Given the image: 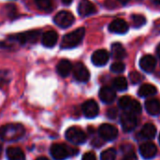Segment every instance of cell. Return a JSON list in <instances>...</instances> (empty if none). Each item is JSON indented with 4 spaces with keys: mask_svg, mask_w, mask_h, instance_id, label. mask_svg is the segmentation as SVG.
I'll use <instances>...</instances> for the list:
<instances>
[{
    "mask_svg": "<svg viewBox=\"0 0 160 160\" xmlns=\"http://www.w3.org/2000/svg\"><path fill=\"white\" fill-rule=\"evenodd\" d=\"M151 1L156 5H160V0H151Z\"/></svg>",
    "mask_w": 160,
    "mask_h": 160,
    "instance_id": "39",
    "label": "cell"
},
{
    "mask_svg": "<svg viewBox=\"0 0 160 160\" xmlns=\"http://www.w3.org/2000/svg\"><path fill=\"white\" fill-rule=\"evenodd\" d=\"M72 64L70 63V61L67 60V59H62L61 61L58 62L57 66H56V70H57V73L65 78V77H68L70 72L72 71Z\"/></svg>",
    "mask_w": 160,
    "mask_h": 160,
    "instance_id": "17",
    "label": "cell"
},
{
    "mask_svg": "<svg viewBox=\"0 0 160 160\" xmlns=\"http://www.w3.org/2000/svg\"><path fill=\"white\" fill-rule=\"evenodd\" d=\"M40 35V31L38 30H33V31H28L24 33H20L16 34L13 36L9 37V39L14 40L19 42L20 44H25V43H35Z\"/></svg>",
    "mask_w": 160,
    "mask_h": 160,
    "instance_id": "4",
    "label": "cell"
},
{
    "mask_svg": "<svg viewBox=\"0 0 160 160\" xmlns=\"http://www.w3.org/2000/svg\"><path fill=\"white\" fill-rule=\"evenodd\" d=\"M157 52H158V54L160 56V43L158 45V47H157Z\"/></svg>",
    "mask_w": 160,
    "mask_h": 160,
    "instance_id": "38",
    "label": "cell"
},
{
    "mask_svg": "<svg viewBox=\"0 0 160 160\" xmlns=\"http://www.w3.org/2000/svg\"><path fill=\"white\" fill-rule=\"evenodd\" d=\"M159 143H160V135H159Z\"/></svg>",
    "mask_w": 160,
    "mask_h": 160,
    "instance_id": "42",
    "label": "cell"
},
{
    "mask_svg": "<svg viewBox=\"0 0 160 160\" xmlns=\"http://www.w3.org/2000/svg\"><path fill=\"white\" fill-rule=\"evenodd\" d=\"M128 23L123 19L113 20L109 25V31L114 34H125L128 31Z\"/></svg>",
    "mask_w": 160,
    "mask_h": 160,
    "instance_id": "11",
    "label": "cell"
},
{
    "mask_svg": "<svg viewBox=\"0 0 160 160\" xmlns=\"http://www.w3.org/2000/svg\"><path fill=\"white\" fill-rule=\"evenodd\" d=\"M112 85L118 91H125L128 88V81L125 77H117L113 80Z\"/></svg>",
    "mask_w": 160,
    "mask_h": 160,
    "instance_id": "24",
    "label": "cell"
},
{
    "mask_svg": "<svg viewBox=\"0 0 160 160\" xmlns=\"http://www.w3.org/2000/svg\"><path fill=\"white\" fill-rule=\"evenodd\" d=\"M157 93H158L157 87L154 86L153 84H150V83H146V84L142 85L138 91V95L142 98L151 97V96L156 95Z\"/></svg>",
    "mask_w": 160,
    "mask_h": 160,
    "instance_id": "22",
    "label": "cell"
},
{
    "mask_svg": "<svg viewBox=\"0 0 160 160\" xmlns=\"http://www.w3.org/2000/svg\"><path fill=\"white\" fill-rule=\"evenodd\" d=\"M99 98L104 103H112L116 98V93L110 87H102L99 91Z\"/></svg>",
    "mask_w": 160,
    "mask_h": 160,
    "instance_id": "18",
    "label": "cell"
},
{
    "mask_svg": "<svg viewBox=\"0 0 160 160\" xmlns=\"http://www.w3.org/2000/svg\"><path fill=\"white\" fill-rule=\"evenodd\" d=\"M121 4H123V5H126V4H128L130 0H118Z\"/></svg>",
    "mask_w": 160,
    "mask_h": 160,
    "instance_id": "37",
    "label": "cell"
},
{
    "mask_svg": "<svg viewBox=\"0 0 160 160\" xmlns=\"http://www.w3.org/2000/svg\"><path fill=\"white\" fill-rule=\"evenodd\" d=\"M116 152L114 149H107L102 152L100 156V160H115Z\"/></svg>",
    "mask_w": 160,
    "mask_h": 160,
    "instance_id": "28",
    "label": "cell"
},
{
    "mask_svg": "<svg viewBox=\"0 0 160 160\" xmlns=\"http://www.w3.org/2000/svg\"><path fill=\"white\" fill-rule=\"evenodd\" d=\"M72 71L75 80L80 82H86L90 79V72L82 63H77L73 67Z\"/></svg>",
    "mask_w": 160,
    "mask_h": 160,
    "instance_id": "7",
    "label": "cell"
},
{
    "mask_svg": "<svg viewBox=\"0 0 160 160\" xmlns=\"http://www.w3.org/2000/svg\"><path fill=\"white\" fill-rule=\"evenodd\" d=\"M129 79H130L132 83L137 84V83H139V82H141L142 81L143 77H142V75L141 73H139L137 71H132V72L129 73Z\"/></svg>",
    "mask_w": 160,
    "mask_h": 160,
    "instance_id": "30",
    "label": "cell"
},
{
    "mask_svg": "<svg viewBox=\"0 0 160 160\" xmlns=\"http://www.w3.org/2000/svg\"><path fill=\"white\" fill-rule=\"evenodd\" d=\"M1 154H2V144L0 142V156H1Z\"/></svg>",
    "mask_w": 160,
    "mask_h": 160,
    "instance_id": "41",
    "label": "cell"
},
{
    "mask_svg": "<svg viewBox=\"0 0 160 160\" xmlns=\"http://www.w3.org/2000/svg\"><path fill=\"white\" fill-rule=\"evenodd\" d=\"M82 160H97V157L93 152H88L83 155Z\"/></svg>",
    "mask_w": 160,
    "mask_h": 160,
    "instance_id": "33",
    "label": "cell"
},
{
    "mask_svg": "<svg viewBox=\"0 0 160 160\" xmlns=\"http://www.w3.org/2000/svg\"><path fill=\"white\" fill-rule=\"evenodd\" d=\"M140 153L142 157L145 159H151L156 157L158 153L157 146L152 142H146L141 145L140 147Z\"/></svg>",
    "mask_w": 160,
    "mask_h": 160,
    "instance_id": "15",
    "label": "cell"
},
{
    "mask_svg": "<svg viewBox=\"0 0 160 160\" xmlns=\"http://www.w3.org/2000/svg\"><path fill=\"white\" fill-rule=\"evenodd\" d=\"M9 81V73L7 70H1L0 71V87L8 83Z\"/></svg>",
    "mask_w": 160,
    "mask_h": 160,
    "instance_id": "32",
    "label": "cell"
},
{
    "mask_svg": "<svg viewBox=\"0 0 160 160\" xmlns=\"http://www.w3.org/2000/svg\"><path fill=\"white\" fill-rule=\"evenodd\" d=\"M131 21L135 28H140L146 23V18L141 14H133L131 16Z\"/></svg>",
    "mask_w": 160,
    "mask_h": 160,
    "instance_id": "25",
    "label": "cell"
},
{
    "mask_svg": "<svg viewBox=\"0 0 160 160\" xmlns=\"http://www.w3.org/2000/svg\"><path fill=\"white\" fill-rule=\"evenodd\" d=\"M37 7L44 11H51L52 9V0H35Z\"/></svg>",
    "mask_w": 160,
    "mask_h": 160,
    "instance_id": "26",
    "label": "cell"
},
{
    "mask_svg": "<svg viewBox=\"0 0 160 160\" xmlns=\"http://www.w3.org/2000/svg\"><path fill=\"white\" fill-rule=\"evenodd\" d=\"M72 1L73 0H62V2H63L64 5H70L72 3Z\"/></svg>",
    "mask_w": 160,
    "mask_h": 160,
    "instance_id": "36",
    "label": "cell"
},
{
    "mask_svg": "<svg viewBox=\"0 0 160 160\" xmlns=\"http://www.w3.org/2000/svg\"><path fill=\"white\" fill-rule=\"evenodd\" d=\"M66 139L75 144V145H79V144H82L86 142V135L85 133L80 128H77V127H72V128H69L67 131H66Z\"/></svg>",
    "mask_w": 160,
    "mask_h": 160,
    "instance_id": "3",
    "label": "cell"
},
{
    "mask_svg": "<svg viewBox=\"0 0 160 160\" xmlns=\"http://www.w3.org/2000/svg\"><path fill=\"white\" fill-rule=\"evenodd\" d=\"M7 158L8 160H24L25 156L19 147H8L7 149Z\"/></svg>",
    "mask_w": 160,
    "mask_h": 160,
    "instance_id": "21",
    "label": "cell"
},
{
    "mask_svg": "<svg viewBox=\"0 0 160 160\" xmlns=\"http://www.w3.org/2000/svg\"><path fill=\"white\" fill-rule=\"evenodd\" d=\"M156 134H157V128L150 123L144 125L141 130V136L143 139H148V140L154 139Z\"/></svg>",
    "mask_w": 160,
    "mask_h": 160,
    "instance_id": "23",
    "label": "cell"
},
{
    "mask_svg": "<svg viewBox=\"0 0 160 160\" xmlns=\"http://www.w3.org/2000/svg\"><path fill=\"white\" fill-rule=\"evenodd\" d=\"M96 11V6L89 0H82L78 6V12L82 17L90 16L94 14Z\"/></svg>",
    "mask_w": 160,
    "mask_h": 160,
    "instance_id": "14",
    "label": "cell"
},
{
    "mask_svg": "<svg viewBox=\"0 0 160 160\" xmlns=\"http://www.w3.org/2000/svg\"><path fill=\"white\" fill-rule=\"evenodd\" d=\"M145 108L149 114L158 116L160 114V101L158 99H149L145 102Z\"/></svg>",
    "mask_w": 160,
    "mask_h": 160,
    "instance_id": "20",
    "label": "cell"
},
{
    "mask_svg": "<svg viewBox=\"0 0 160 160\" xmlns=\"http://www.w3.org/2000/svg\"><path fill=\"white\" fill-rule=\"evenodd\" d=\"M82 112L87 118H95L99 112V108L95 100H87L82 104Z\"/></svg>",
    "mask_w": 160,
    "mask_h": 160,
    "instance_id": "12",
    "label": "cell"
},
{
    "mask_svg": "<svg viewBox=\"0 0 160 160\" xmlns=\"http://www.w3.org/2000/svg\"><path fill=\"white\" fill-rule=\"evenodd\" d=\"M123 160H138V158H137L135 153L129 152L123 158Z\"/></svg>",
    "mask_w": 160,
    "mask_h": 160,
    "instance_id": "34",
    "label": "cell"
},
{
    "mask_svg": "<svg viewBox=\"0 0 160 160\" xmlns=\"http://www.w3.org/2000/svg\"><path fill=\"white\" fill-rule=\"evenodd\" d=\"M36 160H49L48 158H43V157H40V158H38Z\"/></svg>",
    "mask_w": 160,
    "mask_h": 160,
    "instance_id": "40",
    "label": "cell"
},
{
    "mask_svg": "<svg viewBox=\"0 0 160 160\" xmlns=\"http://www.w3.org/2000/svg\"><path fill=\"white\" fill-rule=\"evenodd\" d=\"M126 111H128V112L137 114V113H140L142 112V107L138 101H136L135 99H132L131 103L129 104V106L128 107V109Z\"/></svg>",
    "mask_w": 160,
    "mask_h": 160,
    "instance_id": "27",
    "label": "cell"
},
{
    "mask_svg": "<svg viewBox=\"0 0 160 160\" xmlns=\"http://www.w3.org/2000/svg\"><path fill=\"white\" fill-rule=\"evenodd\" d=\"M98 132L100 137L105 141H113L118 135L117 128L109 124H103L102 126H100Z\"/></svg>",
    "mask_w": 160,
    "mask_h": 160,
    "instance_id": "8",
    "label": "cell"
},
{
    "mask_svg": "<svg viewBox=\"0 0 160 160\" xmlns=\"http://www.w3.org/2000/svg\"><path fill=\"white\" fill-rule=\"evenodd\" d=\"M110 59V54L109 52L104 50V49H101V50H97L96 52H94V53L92 54L91 56V60H92V63L97 66V67H102V66H105L108 61Z\"/></svg>",
    "mask_w": 160,
    "mask_h": 160,
    "instance_id": "10",
    "label": "cell"
},
{
    "mask_svg": "<svg viewBox=\"0 0 160 160\" xmlns=\"http://www.w3.org/2000/svg\"><path fill=\"white\" fill-rule=\"evenodd\" d=\"M50 153H51L52 158L54 160H65L68 157H70V155L72 154V151L71 149H69L64 144L55 143L52 145L50 149Z\"/></svg>",
    "mask_w": 160,
    "mask_h": 160,
    "instance_id": "6",
    "label": "cell"
},
{
    "mask_svg": "<svg viewBox=\"0 0 160 160\" xmlns=\"http://www.w3.org/2000/svg\"><path fill=\"white\" fill-rule=\"evenodd\" d=\"M111 51H112V57L114 59L121 60V59H124L127 56L126 49L124 48V46L120 42L112 43Z\"/></svg>",
    "mask_w": 160,
    "mask_h": 160,
    "instance_id": "19",
    "label": "cell"
},
{
    "mask_svg": "<svg viewBox=\"0 0 160 160\" xmlns=\"http://www.w3.org/2000/svg\"><path fill=\"white\" fill-rule=\"evenodd\" d=\"M85 35V29L83 27H80L68 34H66L61 41L62 49H72L77 47L83 39Z\"/></svg>",
    "mask_w": 160,
    "mask_h": 160,
    "instance_id": "2",
    "label": "cell"
},
{
    "mask_svg": "<svg viewBox=\"0 0 160 160\" xmlns=\"http://www.w3.org/2000/svg\"><path fill=\"white\" fill-rule=\"evenodd\" d=\"M131 101H132V98H129V97H128V96H126V97H123V98H120L118 105H119V107H120L121 109L127 110L128 107L129 106V104L131 103Z\"/></svg>",
    "mask_w": 160,
    "mask_h": 160,
    "instance_id": "31",
    "label": "cell"
},
{
    "mask_svg": "<svg viewBox=\"0 0 160 160\" xmlns=\"http://www.w3.org/2000/svg\"><path fill=\"white\" fill-rule=\"evenodd\" d=\"M74 21L75 18L73 14L67 10H62L58 12L53 18V22H55V24L61 28H68L71 26L74 23Z\"/></svg>",
    "mask_w": 160,
    "mask_h": 160,
    "instance_id": "5",
    "label": "cell"
},
{
    "mask_svg": "<svg viewBox=\"0 0 160 160\" xmlns=\"http://www.w3.org/2000/svg\"><path fill=\"white\" fill-rule=\"evenodd\" d=\"M126 69V65L122 62H115L111 66V70L114 73H121Z\"/></svg>",
    "mask_w": 160,
    "mask_h": 160,
    "instance_id": "29",
    "label": "cell"
},
{
    "mask_svg": "<svg viewBox=\"0 0 160 160\" xmlns=\"http://www.w3.org/2000/svg\"><path fill=\"white\" fill-rule=\"evenodd\" d=\"M107 115H108L109 118L114 119V118L117 116V111H116V109H113V108L110 109V110L107 112Z\"/></svg>",
    "mask_w": 160,
    "mask_h": 160,
    "instance_id": "35",
    "label": "cell"
},
{
    "mask_svg": "<svg viewBox=\"0 0 160 160\" xmlns=\"http://www.w3.org/2000/svg\"><path fill=\"white\" fill-rule=\"evenodd\" d=\"M25 129L21 124H8L0 128V140L16 142L24 136Z\"/></svg>",
    "mask_w": 160,
    "mask_h": 160,
    "instance_id": "1",
    "label": "cell"
},
{
    "mask_svg": "<svg viewBox=\"0 0 160 160\" xmlns=\"http://www.w3.org/2000/svg\"><path fill=\"white\" fill-rule=\"evenodd\" d=\"M156 65H157V60L153 55L150 54H146L144 56H142L140 60V67L141 68L147 72V73H151L155 70L156 68Z\"/></svg>",
    "mask_w": 160,
    "mask_h": 160,
    "instance_id": "13",
    "label": "cell"
},
{
    "mask_svg": "<svg viewBox=\"0 0 160 160\" xmlns=\"http://www.w3.org/2000/svg\"><path fill=\"white\" fill-rule=\"evenodd\" d=\"M121 125L125 131L130 132L137 127V118L133 113L125 112L121 115Z\"/></svg>",
    "mask_w": 160,
    "mask_h": 160,
    "instance_id": "9",
    "label": "cell"
},
{
    "mask_svg": "<svg viewBox=\"0 0 160 160\" xmlns=\"http://www.w3.org/2000/svg\"><path fill=\"white\" fill-rule=\"evenodd\" d=\"M58 40V34L53 30H49L45 32L41 37V42L42 45L47 48H52L55 46Z\"/></svg>",
    "mask_w": 160,
    "mask_h": 160,
    "instance_id": "16",
    "label": "cell"
}]
</instances>
